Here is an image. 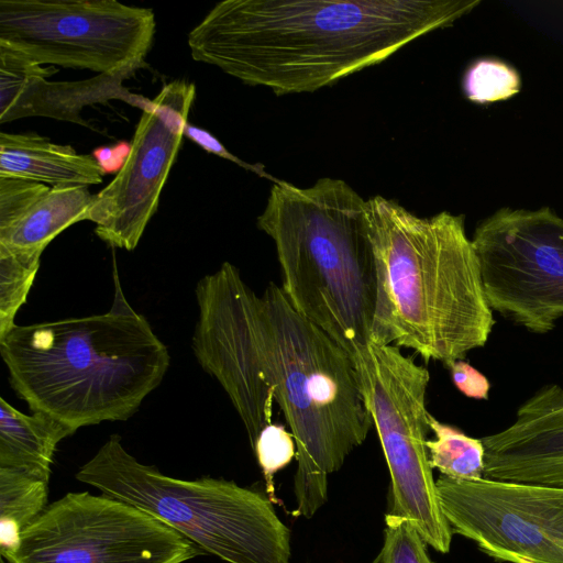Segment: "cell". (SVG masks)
Instances as JSON below:
<instances>
[{
	"label": "cell",
	"mask_w": 563,
	"mask_h": 563,
	"mask_svg": "<svg viewBox=\"0 0 563 563\" xmlns=\"http://www.w3.org/2000/svg\"><path fill=\"white\" fill-rule=\"evenodd\" d=\"M481 0H224L188 34L191 57L275 95L313 92L454 24Z\"/></svg>",
	"instance_id": "6da1fadb"
},
{
	"label": "cell",
	"mask_w": 563,
	"mask_h": 563,
	"mask_svg": "<svg viewBox=\"0 0 563 563\" xmlns=\"http://www.w3.org/2000/svg\"><path fill=\"white\" fill-rule=\"evenodd\" d=\"M378 273L374 342L450 366L485 346L495 325L465 216L421 218L395 200H366Z\"/></svg>",
	"instance_id": "7a4b0ae2"
},
{
	"label": "cell",
	"mask_w": 563,
	"mask_h": 563,
	"mask_svg": "<svg viewBox=\"0 0 563 563\" xmlns=\"http://www.w3.org/2000/svg\"><path fill=\"white\" fill-rule=\"evenodd\" d=\"M114 299L102 314L11 327L0 353L14 391L75 431L126 420L163 380L166 345L136 312L113 271Z\"/></svg>",
	"instance_id": "3957f363"
},
{
	"label": "cell",
	"mask_w": 563,
	"mask_h": 563,
	"mask_svg": "<svg viewBox=\"0 0 563 563\" xmlns=\"http://www.w3.org/2000/svg\"><path fill=\"white\" fill-rule=\"evenodd\" d=\"M257 227L274 241L290 305L355 360L374 339L378 310L366 200L338 178L306 188L278 179Z\"/></svg>",
	"instance_id": "277c9868"
},
{
	"label": "cell",
	"mask_w": 563,
	"mask_h": 563,
	"mask_svg": "<svg viewBox=\"0 0 563 563\" xmlns=\"http://www.w3.org/2000/svg\"><path fill=\"white\" fill-rule=\"evenodd\" d=\"M268 318L276 401L296 443L295 516L311 518L328 497V476L366 439L372 417L351 355L299 314L280 286L262 296Z\"/></svg>",
	"instance_id": "5b68a950"
},
{
	"label": "cell",
	"mask_w": 563,
	"mask_h": 563,
	"mask_svg": "<svg viewBox=\"0 0 563 563\" xmlns=\"http://www.w3.org/2000/svg\"><path fill=\"white\" fill-rule=\"evenodd\" d=\"M76 478L135 506L228 563H289L290 532L264 495L222 478L179 479L145 465L112 434Z\"/></svg>",
	"instance_id": "8992f818"
},
{
	"label": "cell",
	"mask_w": 563,
	"mask_h": 563,
	"mask_svg": "<svg viewBox=\"0 0 563 563\" xmlns=\"http://www.w3.org/2000/svg\"><path fill=\"white\" fill-rule=\"evenodd\" d=\"M354 364L390 474L389 514L411 520L427 545L445 554L453 531L439 501L427 449L429 371L398 346L374 341Z\"/></svg>",
	"instance_id": "52a82bcc"
},
{
	"label": "cell",
	"mask_w": 563,
	"mask_h": 563,
	"mask_svg": "<svg viewBox=\"0 0 563 563\" xmlns=\"http://www.w3.org/2000/svg\"><path fill=\"white\" fill-rule=\"evenodd\" d=\"M155 26L151 9L115 0H0V43L40 65L135 73Z\"/></svg>",
	"instance_id": "ba28073f"
},
{
	"label": "cell",
	"mask_w": 563,
	"mask_h": 563,
	"mask_svg": "<svg viewBox=\"0 0 563 563\" xmlns=\"http://www.w3.org/2000/svg\"><path fill=\"white\" fill-rule=\"evenodd\" d=\"M199 317L192 350L200 366L228 394L251 446L272 423L276 384L264 300L224 262L196 287Z\"/></svg>",
	"instance_id": "9c48e42d"
},
{
	"label": "cell",
	"mask_w": 563,
	"mask_h": 563,
	"mask_svg": "<svg viewBox=\"0 0 563 563\" xmlns=\"http://www.w3.org/2000/svg\"><path fill=\"white\" fill-rule=\"evenodd\" d=\"M205 554L146 511L103 494L68 493L22 533L7 563H184Z\"/></svg>",
	"instance_id": "30bf717a"
},
{
	"label": "cell",
	"mask_w": 563,
	"mask_h": 563,
	"mask_svg": "<svg viewBox=\"0 0 563 563\" xmlns=\"http://www.w3.org/2000/svg\"><path fill=\"white\" fill-rule=\"evenodd\" d=\"M472 243L493 311L536 334L563 317V218L552 208L503 207L479 221Z\"/></svg>",
	"instance_id": "8fae6325"
},
{
	"label": "cell",
	"mask_w": 563,
	"mask_h": 563,
	"mask_svg": "<svg viewBox=\"0 0 563 563\" xmlns=\"http://www.w3.org/2000/svg\"><path fill=\"white\" fill-rule=\"evenodd\" d=\"M453 533L498 562L563 563V487L481 478L435 481Z\"/></svg>",
	"instance_id": "7c38bea8"
},
{
	"label": "cell",
	"mask_w": 563,
	"mask_h": 563,
	"mask_svg": "<svg viewBox=\"0 0 563 563\" xmlns=\"http://www.w3.org/2000/svg\"><path fill=\"white\" fill-rule=\"evenodd\" d=\"M195 98V84L178 79L164 85L142 110L123 165L84 217L103 242L126 251L139 244L158 208Z\"/></svg>",
	"instance_id": "4fadbf2b"
},
{
	"label": "cell",
	"mask_w": 563,
	"mask_h": 563,
	"mask_svg": "<svg viewBox=\"0 0 563 563\" xmlns=\"http://www.w3.org/2000/svg\"><path fill=\"white\" fill-rule=\"evenodd\" d=\"M481 440L485 478L563 487V387L543 385L512 423Z\"/></svg>",
	"instance_id": "5bb4252c"
},
{
	"label": "cell",
	"mask_w": 563,
	"mask_h": 563,
	"mask_svg": "<svg viewBox=\"0 0 563 563\" xmlns=\"http://www.w3.org/2000/svg\"><path fill=\"white\" fill-rule=\"evenodd\" d=\"M54 73L0 43V122L47 117L88 126L80 117L86 106L118 99L143 110L151 102L122 86L134 74L131 70L79 81H48Z\"/></svg>",
	"instance_id": "9a60e30c"
},
{
	"label": "cell",
	"mask_w": 563,
	"mask_h": 563,
	"mask_svg": "<svg viewBox=\"0 0 563 563\" xmlns=\"http://www.w3.org/2000/svg\"><path fill=\"white\" fill-rule=\"evenodd\" d=\"M106 170L95 156L79 154L36 133H0V177L56 186H91Z\"/></svg>",
	"instance_id": "2e32d148"
},
{
	"label": "cell",
	"mask_w": 563,
	"mask_h": 563,
	"mask_svg": "<svg viewBox=\"0 0 563 563\" xmlns=\"http://www.w3.org/2000/svg\"><path fill=\"white\" fill-rule=\"evenodd\" d=\"M75 430L56 418L25 415L0 398V467L25 471L46 482L57 444Z\"/></svg>",
	"instance_id": "e0dca14e"
},
{
	"label": "cell",
	"mask_w": 563,
	"mask_h": 563,
	"mask_svg": "<svg viewBox=\"0 0 563 563\" xmlns=\"http://www.w3.org/2000/svg\"><path fill=\"white\" fill-rule=\"evenodd\" d=\"M85 186H56L15 222L0 230V245L16 251H42L68 227L84 221L95 200Z\"/></svg>",
	"instance_id": "ac0fdd59"
},
{
	"label": "cell",
	"mask_w": 563,
	"mask_h": 563,
	"mask_svg": "<svg viewBox=\"0 0 563 563\" xmlns=\"http://www.w3.org/2000/svg\"><path fill=\"white\" fill-rule=\"evenodd\" d=\"M48 482L25 471L0 467V554L15 552L22 533L47 507Z\"/></svg>",
	"instance_id": "d6986e66"
},
{
	"label": "cell",
	"mask_w": 563,
	"mask_h": 563,
	"mask_svg": "<svg viewBox=\"0 0 563 563\" xmlns=\"http://www.w3.org/2000/svg\"><path fill=\"white\" fill-rule=\"evenodd\" d=\"M434 439L427 440L429 462L441 475L459 481L484 477L485 448L481 439L472 438L429 415Z\"/></svg>",
	"instance_id": "ffe728a7"
},
{
	"label": "cell",
	"mask_w": 563,
	"mask_h": 563,
	"mask_svg": "<svg viewBox=\"0 0 563 563\" xmlns=\"http://www.w3.org/2000/svg\"><path fill=\"white\" fill-rule=\"evenodd\" d=\"M42 251H16L0 245V336L13 327L40 267Z\"/></svg>",
	"instance_id": "44dd1931"
},
{
	"label": "cell",
	"mask_w": 563,
	"mask_h": 563,
	"mask_svg": "<svg viewBox=\"0 0 563 563\" xmlns=\"http://www.w3.org/2000/svg\"><path fill=\"white\" fill-rule=\"evenodd\" d=\"M522 87L520 73L511 64L496 57H481L472 62L462 78L466 99L477 104L508 100Z\"/></svg>",
	"instance_id": "7402d4cb"
},
{
	"label": "cell",
	"mask_w": 563,
	"mask_h": 563,
	"mask_svg": "<svg viewBox=\"0 0 563 563\" xmlns=\"http://www.w3.org/2000/svg\"><path fill=\"white\" fill-rule=\"evenodd\" d=\"M375 563H435L415 523L393 514L385 516L384 543Z\"/></svg>",
	"instance_id": "603a6c76"
},
{
	"label": "cell",
	"mask_w": 563,
	"mask_h": 563,
	"mask_svg": "<svg viewBox=\"0 0 563 563\" xmlns=\"http://www.w3.org/2000/svg\"><path fill=\"white\" fill-rule=\"evenodd\" d=\"M252 449L263 471L271 500L275 501L273 476L296 457L294 435L284 426L272 422L261 430Z\"/></svg>",
	"instance_id": "cb8c5ba5"
},
{
	"label": "cell",
	"mask_w": 563,
	"mask_h": 563,
	"mask_svg": "<svg viewBox=\"0 0 563 563\" xmlns=\"http://www.w3.org/2000/svg\"><path fill=\"white\" fill-rule=\"evenodd\" d=\"M49 189L32 180L0 177V230L15 222Z\"/></svg>",
	"instance_id": "d4e9b609"
},
{
	"label": "cell",
	"mask_w": 563,
	"mask_h": 563,
	"mask_svg": "<svg viewBox=\"0 0 563 563\" xmlns=\"http://www.w3.org/2000/svg\"><path fill=\"white\" fill-rule=\"evenodd\" d=\"M449 368L455 387L462 394L474 399H488L490 384L483 373L462 360L455 361Z\"/></svg>",
	"instance_id": "484cf974"
},
{
	"label": "cell",
	"mask_w": 563,
	"mask_h": 563,
	"mask_svg": "<svg viewBox=\"0 0 563 563\" xmlns=\"http://www.w3.org/2000/svg\"><path fill=\"white\" fill-rule=\"evenodd\" d=\"M184 135L202 147L206 152L220 156L224 159L231 161L244 169L251 170L260 175L261 177L268 178L274 183L277 181V178L272 177L264 170V166L260 164H249L243 162L239 157L234 156L230 153L223 144L214 137L210 132L205 129H200L198 126L191 125L189 122L185 128Z\"/></svg>",
	"instance_id": "4316f807"
}]
</instances>
